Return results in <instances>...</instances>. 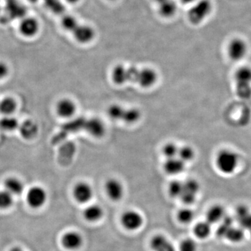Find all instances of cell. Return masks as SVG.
I'll list each match as a JSON object with an SVG mask.
<instances>
[{
	"label": "cell",
	"mask_w": 251,
	"mask_h": 251,
	"mask_svg": "<svg viewBox=\"0 0 251 251\" xmlns=\"http://www.w3.org/2000/svg\"><path fill=\"white\" fill-rule=\"evenodd\" d=\"M186 163L179 159L178 157L166 159L163 165V168L167 174L178 175L182 173L186 168Z\"/></svg>",
	"instance_id": "obj_18"
},
{
	"label": "cell",
	"mask_w": 251,
	"mask_h": 251,
	"mask_svg": "<svg viewBox=\"0 0 251 251\" xmlns=\"http://www.w3.org/2000/svg\"><path fill=\"white\" fill-rule=\"evenodd\" d=\"M9 73V68L4 62H0V80L4 78Z\"/></svg>",
	"instance_id": "obj_40"
},
{
	"label": "cell",
	"mask_w": 251,
	"mask_h": 251,
	"mask_svg": "<svg viewBox=\"0 0 251 251\" xmlns=\"http://www.w3.org/2000/svg\"><path fill=\"white\" fill-rule=\"evenodd\" d=\"M231 242L238 243L242 242L244 237V232L241 228L231 227L225 236Z\"/></svg>",
	"instance_id": "obj_33"
},
{
	"label": "cell",
	"mask_w": 251,
	"mask_h": 251,
	"mask_svg": "<svg viewBox=\"0 0 251 251\" xmlns=\"http://www.w3.org/2000/svg\"><path fill=\"white\" fill-rule=\"evenodd\" d=\"M239 158L233 150L224 149L216 156L215 163L218 169L226 175L232 174L237 169Z\"/></svg>",
	"instance_id": "obj_3"
},
{
	"label": "cell",
	"mask_w": 251,
	"mask_h": 251,
	"mask_svg": "<svg viewBox=\"0 0 251 251\" xmlns=\"http://www.w3.org/2000/svg\"><path fill=\"white\" fill-rule=\"evenodd\" d=\"M177 157L187 164L189 162L194 160L196 157V151L192 147L184 145V146L179 147Z\"/></svg>",
	"instance_id": "obj_26"
},
{
	"label": "cell",
	"mask_w": 251,
	"mask_h": 251,
	"mask_svg": "<svg viewBox=\"0 0 251 251\" xmlns=\"http://www.w3.org/2000/svg\"><path fill=\"white\" fill-rule=\"evenodd\" d=\"M5 9L8 17L11 19H22L26 16L25 8L18 0H7L5 4Z\"/></svg>",
	"instance_id": "obj_15"
},
{
	"label": "cell",
	"mask_w": 251,
	"mask_h": 251,
	"mask_svg": "<svg viewBox=\"0 0 251 251\" xmlns=\"http://www.w3.org/2000/svg\"><path fill=\"white\" fill-rule=\"evenodd\" d=\"M197 0H181V2L184 4H192Z\"/></svg>",
	"instance_id": "obj_42"
},
{
	"label": "cell",
	"mask_w": 251,
	"mask_h": 251,
	"mask_svg": "<svg viewBox=\"0 0 251 251\" xmlns=\"http://www.w3.org/2000/svg\"><path fill=\"white\" fill-rule=\"evenodd\" d=\"M77 105L74 100L69 99H63L59 100L57 105V112L63 118H70L75 115Z\"/></svg>",
	"instance_id": "obj_16"
},
{
	"label": "cell",
	"mask_w": 251,
	"mask_h": 251,
	"mask_svg": "<svg viewBox=\"0 0 251 251\" xmlns=\"http://www.w3.org/2000/svg\"><path fill=\"white\" fill-rule=\"evenodd\" d=\"M105 189L108 198L115 202L120 201L125 193L123 184L116 179H108L105 183Z\"/></svg>",
	"instance_id": "obj_13"
},
{
	"label": "cell",
	"mask_w": 251,
	"mask_h": 251,
	"mask_svg": "<svg viewBox=\"0 0 251 251\" xmlns=\"http://www.w3.org/2000/svg\"><path fill=\"white\" fill-rule=\"evenodd\" d=\"M158 78V74L152 68H142L140 69L137 85L143 88H151L156 85Z\"/></svg>",
	"instance_id": "obj_11"
},
{
	"label": "cell",
	"mask_w": 251,
	"mask_h": 251,
	"mask_svg": "<svg viewBox=\"0 0 251 251\" xmlns=\"http://www.w3.org/2000/svg\"><path fill=\"white\" fill-rule=\"evenodd\" d=\"M75 40L81 44H88L95 39L96 31L90 25L80 24L72 33Z\"/></svg>",
	"instance_id": "obj_7"
},
{
	"label": "cell",
	"mask_w": 251,
	"mask_h": 251,
	"mask_svg": "<svg viewBox=\"0 0 251 251\" xmlns=\"http://www.w3.org/2000/svg\"><path fill=\"white\" fill-rule=\"evenodd\" d=\"M125 108L120 104H112L108 108V115L114 121H121Z\"/></svg>",
	"instance_id": "obj_32"
},
{
	"label": "cell",
	"mask_w": 251,
	"mask_h": 251,
	"mask_svg": "<svg viewBox=\"0 0 251 251\" xmlns=\"http://www.w3.org/2000/svg\"><path fill=\"white\" fill-rule=\"evenodd\" d=\"M213 10V4L211 0H197L188 10L187 16L188 21L193 25H198L210 16Z\"/></svg>",
	"instance_id": "obj_2"
},
{
	"label": "cell",
	"mask_w": 251,
	"mask_h": 251,
	"mask_svg": "<svg viewBox=\"0 0 251 251\" xmlns=\"http://www.w3.org/2000/svg\"><path fill=\"white\" fill-rule=\"evenodd\" d=\"M179 149V147L176 143L170 142L163 147L162 153L166 159L175 158V157H177Z\"/></svg>",
	"instance_id": "obj_30"
},
{
	"label": "cell",
	"mask_w": 251,
	"mask_h": 251,
	"mask_svg": "<svg viewBox=\"0 0 251 251\" xmlns=\"http://www.w3.org/2000/svg\"><path fill=\"white\" fill-rule=\"evenodd\" d=\"M200 191V184L197 180L188 179L183 181V191L180 199L186 204H191L196 201Z\"/></svg>",
	"instance_id": "obj_5"
},
{
	"label": "cell",
	"mask_w": 251,
	"mask_h": 251,
	"mask_svg": "<svg viewBox=\"0 0 251 251\" xmlns=\"http://www.w3.org/2000/svg\"><path fill=\"white\" fill-rule=\"evenodd\" d=\"M248 45L245 41L240 38H235L229 42L227 46V54L232 60H242L247 55Z\"/></svg>",
	"instance_id": "obj_6"
},
{
	"label": "cell",
	"mask_w": 251,
	"mask_h": 251,
	"mask_svg": "<svg viewBox=\"0 0 251 251\" xmlns=\"http://www.w3.org/2000/svg\"><path fill=\"white\" fill-rule=\"evenodd\" d=\"M121 222L126 229L134 231L142 227L144 220L143 216L138 211L129 210L124 213L122 216Z\"/></svg>",
	"instance_id": "obj_9"
},
{
	"label": "cell",
	"mask_w": 251,
	"mask_h": 251,
	"mask_svg": "<svg viewBox=\"0 0 251 251\" xmlns=\"http://www.w3.org/2000/svg\"><path fill=\"white\" fill-rule=\"evenodd\" d=\"M84 129L96 138H100L106 133V126L103 120L98 117H91L84 123Z\"/></svg>",
	"instance_id": "obj_10"
},
{
	"label": "cell",
	"mask_w": 251,
	"mask_h": 251,
	"mask_svg": "<svg viewBox=\"0 0 251 251\" xmlns=\"http://www.w3.org/2000/svg\"><path fill=\"white\" fill-rule=\"evenodd\" d=\"M150 247L153 251H176L173 244L165 236L157 234L151 239Z\"/></svg>",
	"instance_id": "obj_17"
},
{
	"label": "cell",
	"mask_w": 251,
	"mask_h": 251,
	"mask_svg": "<svg viewBox=\"0 0 251 251\" xmlns=\"http://www.w3.org/2000/svg\"><path fill=\"white\" fill-rule=\"evenodd\" d=\"M19 126L18 121L13 117L6 116L0 120V128L7 131H12Z\"/></svg>",
	"instance_id": "obj_31"
},
{
	"label": "cell",
	"mask_w": 251,
	"mask_h": 251,
	"mask_svg": "<svg viewBox=\"0 0 251 251\" xmlns=\"http://www.w3.org/2000/svg\"><path fill=\"white\" fill-rule=\"evenodd\" d=\"M224 217L225 210L221 205L211 206L206 213V221L210 224H216Z\"/></svg>",
	"instance_id": "obj_24"
},
{
	"label": "cell",
	"mask_w": 251,
	"mask_h": 251,
	"mask_svg": "<svg viewBox=\"0 0 251 251\" xmlns=\"http://www.w3.org/2000/svg\"><path fill=\"white\" fill-rule=\"evenodd\" d=\"M1 11H2V6H1V3L0 1V14H1Z\"/></svg>",
	"instance_id": "obj_46"
},
{
	"label": "cell",
	"mask_w": 251,
	"mask_h": 251,
	"mask_svg": "<svg viewBox=\"0 0 251 251\" xmlns=\"http://www.w3.org/2000/svg\"><path fill=\"white\" fill-rule=\"evenodd\" d=\"M40 28V23L32 16H25L21 19L18 25V30L21 35L27 38H32L37 35Z\"/></svg>",
	"instance_id": "obj_4"
},
{
	"label": "cell",
	"mask_w": 251,
	"mask_h": 251,
	"mask_svg": "<svg viewBox=\"0 0 251 251\" xmlns=\"http://www.w3.org/2000/svg\"><path fill=\"white\" fill-rule=\"evenodd\" d=\"M195 214L193 210L184 208L178 211L177 218L180 222L184 224H188L191 223L194 219Z\"/></svg>",
	"instance_id": "obj_36"
},
{
	"label": "cell",
	"mask_w": 251,
	"mask_h": 251,
	"mask_svg": "<svg viewBox=\"0 0 251 251\" xmlns=\"http://www.w3.org/2000/svg\"><path fill=\"white\" fill-rule=\"evenodd\" d=\"M81 0H64V1L67 3L69 4L75 5L78 4Z\"/></svg>",
	"instance_id": "obj_41"
},
{
	"label": "cell",
	"mask_w": 251,
	"mask_h": 251,
	"mask_svg": "<svg viewBox=\"0 0 251 251\" xmlns=\"http://www.w3.org/2000/svg\"><path fill=\"white\" fill-rule=\"evenodd\" d=\"M44 2L51 12L57 15H64L66 8L62 0H44Z\"/></svg>",
	"instance_id": "obj_29"
},
{
	"label": "cell",
	"mask_w": 251,
	"mask_h": 251,
	"mask_svg": "<svg viewBox=\"0 0 251 251\" xmlns=\"http://www.w3.org/2000/svg\"><path fill=\"white\" fill-rule=\"evenodd\" d=\"M195 235L201 239H204L209 237L211 232V224L207 221L198 223L193 229Z\"/></svg>",
	"instance_id": "obj_27"
},
{
	"label": "cell",
	"mask_w": 251,
	"mask_h": 251,
	"mask_svg": "<svg viewBox=\"0 0 251 251\" xmlns=\"http://www.w3.org/2000/svg\"><path fill=\"white\" fill-rule=\"evenodd\" d=\"M84 217L90 222H96L101 219L103 216V210L100 206L93 204L87 206L84 211Z\"/></svg>",
	"instance_id": "obj_23"
},
{
	"label": "cell",
	"mask_w": 251,
	"mask_h": 251,
	"mask_svg": "<svg viewBox=\"0 0 251 251\" xmlns=\"http://www.w3.org/2000/svg\"><path fill=\"white\" fill-rule=\"evenodd\" d=\"M236 93L239 98L248 100L251 98V67L244 66L234 74Z\"/></svg>",
	"instance_id": "obj_1"
},
{
	"label": "cell",
	"mask_w": 251,
	"mask_h": 251,
	"mask_svg": "<svg viewBox=\"0 0 251 251\" xmlns=\"http://www.w3.org/2000/svg\"><path fill=\"white\" fill-rule=\"evenodd\" d=\"M16 103L14 99L5 98L0 101V112L6 116L14 113L16 109Z\"/></svg>",
	"instance_id": "obj_28"
},
{
	"label": "cell",
	"mask_w": 251,
	"mask_h": 251,
	"mask_svg": "<svg viewBox=\"0 0 251 251\" xmlns=\"http://www.w3.org/2000/svg\"><path fill=\"white\" fill-rule=\"evenodd\" d=\"M93 188L87 183L79 182L75 185L74 189V196L75 201L81 204L90 202L93 197Z\"/></svg>",
	"instance_id": "obj_12"
},
{
	"label": "cell",
	"mask_w": 251,
	"mask_h": 251,
	"mask_svg": "<svg viewBox=\"0 0 251 251\" xmlns=\"http://www.w3.org/2000/svg\"><path fill=\"white\" fill-rule=\"evenodd\" d=\"M47 193L41 186H33L28 191L27 201L28 204L34 209H39L46 204Z\"/></svg>",
	"instance_id": "obj_8"
},
{
	"label": "cell",
	"mask_w": 251,
	"mask_h": 251,
	"mask_svg": "<svg viewBox=\"0 0 251 251\" xmlns=\"http://www.w3.org/2000/svg\"><path fill=\"white\" fill-rule=\"evenodd\" d=\"M156 6L160 16L163 18H173L177 12L178 5L175 0H164Z\"/></svg>",
	"instance_id": "obj_19"
},
{
	"label": "cell",
	"mask_w": 251,
	"mask_h": 251,
	"mask_svg": "<svg viewBox=\"0 0 251 251\" xmlns=\"http://www.w3.org/2000/svg\"><path fill=\"white\" fill-rule=\"evenodd\" d=\"M197 244L191 239H186L181 242L179 246V251H196Z\"/></svg>",
	"instance_id": "obj_38"
},
{
	"label": "cell",
	"mask_w": 251,
	"mask_h": 251,
	"mask_svg": "<svg viewBox=\"0 0 251 251\" xmlns=\"http://www.w3.org/2000/svg\"><path fill=\"white\" fill-rule=\"evenodd\" d=\"M10 251H25L23 250L22 248L19 247H16L12 248V249L10 250Z\"/></svg>",
	"instance_id": "obj_43"
},
{
	"label": "cell",
	"mask_w": 251,
	"mask_h": 251,
	"mask_svg": "<svg viewBox=\"0 0 251 251\" xmlns=\"http://www.w3.org/2000/svg\"><path fill=\"white\" fill-rule=\"evenodd\" d=\"M62 244L63 247L68 250H77L82 247L83 244V238L78 232L71 231L62 236Z\"/></svg>",
	"instance_id": "obj_14"
},
{
	"label": "cell",
	"mask_w": 251,
	"mask_h": 251,
	"mask_svg": "<svg viewBox=\"0 0 251 251\" xmlns=\"http://www.w3.org/2000/svg\"><path fill=\"white\" fill-rule=\"evenodd\" d=\"M183 191V181L173 180L168 186V193L172 198H180Z\"/></svg>",
	"instance_id": "obj_34"
},
{
	"label": "cell",
	"mask_w": 251,
	"mask_h": 251,
	"mask_svg": "<svg viewBox=\"0 0 251 251\" xmlns=\"http://www.w3.org/2000/svg\"><path fill=\"white\" fill-rule=\"evenodd\" d=\"M80 23L75 16L70 14L63 15L61 20V25L63 29L71 33L74 31Z\"/></svg>",
	"instance_id": "obj_25"
},
{
	"label": "cell",
	"mask_w": 251,
	"mask_h": 251,
	"mask_svg": "<svg viewBox=\"0 0 251 251\" xmlns=\"http://www.w3.org/2000/svg\"><path fill=\"white\" fill-rule=\"evenodd\" d=\"M232 219L230 217H224L222 224L219 226L217 234L219 237H225L228 229L232 227Z\"/></svg>",
	"instance_id": "obj_37"
},
{
	"label": "cell",
	"mask_w": 251,
	"mask_h": 251,
	"mask_svg": "<svg viewBox=\"0 0 251 251\" xmlns=\"http://www.w3.org/2000/svg\"><path fill=\"white\" fill-rule=\"evenodd\" d=\"M153 1H154L155 4H160V3L162 2V1H164V0H153Z\"/></svg>",
	"instance_id": "obj_44"
},
{
	"label": "cell",
	"mask_w": 251,
	"mask_h": 251,
	"mask_svg": "<svg viewBox=\"0 0 251 251\" xmlns=\"http://www.w3.org/2000/svg\"><path fill=\"white\" fill-rule=\"evenodd\" d=\"M5 190L13 196H19L24 191V184L16 178H8L4 181Z\"/></svg>",
	"instance_id": "obj_22"
},
{
	"label": "cell",
	"mask_w": 251,
	"mask_h": 251,
	"mask_svg": "<svg viewBox=\"0 0 251 251\" xmlns=\"http://www.w3.org/2000/svg\"><path fill=\"white\" fill-rule=\"evenodd\" d=\"M29 1H30V2L31 3H36V2H37L38 1H39V0H29Z\"/></svg>",
	"instance_id": "obj_45"
},
{
	"label": "cell",
	"mask_w": 251,
	"mask_h": 251,
	"mask_svg": "<svg viewBox=\"0 0 251 251\" xmlns=\"http://www.w3.org/2000/svg\"><path fill=\"white\" fill-rule=\"evenodd\" d=\"M142 112L137 108H125L121 122L127 125H134L141 120Z\"/></svg>",
	"instance_id": "obj_21"
},
{
	"label": "cell",
	"mask_w": 251,
	"mask_h": 251,
	"mask_svg": "<svg viewBox=\"0 0 251 251\" xmlns=\"http://www.w3.org/2000/svg\"><path fill=\"white\" fill-rule=\"evenodd\" d=\"M239 222L240 223L243 227L251 231V214L250 213L242 218V219L239 220Z\"/></svg>",
	"instance_id": "obj_39"
},
{
	"label": "cell",
	"mask_w": 251,
	"mask_h": 251,
	"mask_svg": "<svg viewBox=\"0 0 251 251\" xmlns=\"http://www.w3.org/2000/svg\"><path fill=\"white\" fill-rule=\"evenodd\" d=\"M14 198L11 193L4 191H0V209H9L13 205Z\"/></svg>",
	"instance_id": "obj_35"
},
{
	"label": "cell",
	"mask_w": 251,
	"mask_h": 251,
	"mask_svg": "<svg viewBox=\"0 0 251 251\" xmlns=\"http://www.w3.org/2000/svg\"><path fill=\"white\" fill-rule=\"evenodd\" d=\"M19 129L23 138L27 140L34 138L39 131L35 122L31 121V120H27V121L23 122L22 125L20 126Z\"/></svg>",
	"instance_id": "obj_20"
},
{
	"label": "cell",
	"mask_w": 251,
	"mask_h": 251,
	"mask_svg": "<svg viewBox=\"0 0 251 251\" xmlns=\"http://www.w3.org/2000/svg\"><path fill=\"white\" fill-rule=\"evenodd\" d=\"M108 1H117V0H108Z\"/></svg>",
	"instance_id": "obj_47"
}]
</instances>
